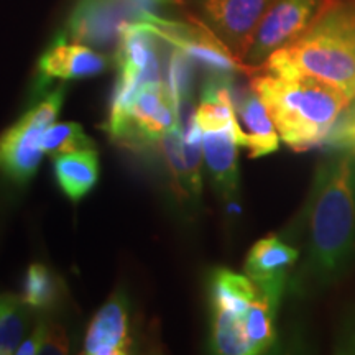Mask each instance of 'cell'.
Masks as SVG:
<instances>
[{
    "label": "cell",
    "mask_w": 355,
    "mask_h": 355,
    "mask_svg": "<svg viewBox=\"0 0 355 355\" xmlns=\"http://www.w3.org/2000/svg\"><path fill=\"white\" fill-rule=\"evenodd\" d=\"M130 347L127 303L122 295L115 293L89 324L83 352L87 355H125L130 352Z\"/></svg>",
    "instance_id": "cell-12"
},
{
    "label": "cell",
    "mask_w": 355,
    "mask_h": 355,
    "mask_svg": "<svg viewBox=\"0 0 355 355\" xmlns=\"http://www.w3.org/2000/svg\"><path fill=\"white\" fill-rule=\"evenodd\" d=\"M202 132V158L207 171L224 199L239 191V133L235 128H216Z\"/></svg>",
    "instance_id": "cell-14"
},
{
    "label": "cell",
    "mask_w": 355,
    "mask_h": 355,
    "mask_svg": "<svg viewBox=\"0 0 355 355\" xmlns=\"http://www.w3.org/2000/svg\"><path fill=\"white\" fill-rule=\"evenodd\" d=\"M24 300L15 295H0V355L17 354L26 329Z\"/></svg>",
    "instance_id": "cell-18"
},
{
    "label": "cell",
    "mask_w": 355,
    "mask_h": 355,
    "mask_svg": "<svg viewBox=\"0 0 355 355\" xmlns=\"http://www.w3.org/2000/svg\"><path fill=\"white\" fill-rule=\"evenodd\" d=\"M109 68L107 56L78 42H68L63 33L43 53L38 71L44 81L50 79H83L102 74Z\"/></svg>",
    "instance_id": "cell-11"
},
{
    "label": "cell",
    "mask_w": 355,
    "mask_h": 355,
    "mask_svg": "<svg viewBox=\"0 0 355 355\" xmlns=\"http://www.w3.org/2000/svg\"><path fill=\"white\" fill-rule=\"evenodd\" d=\"M298 260V248L290 245L278 235H268L260 239L248 252L245 275L260 290L283 298L288 275Z\"/></svg>",
    "instance_id": "cell-10"
},
{
    "label": "cell",
    "mask_w": 355,
    "mask_h": 355,
    "mask_svg": "<svg viewBox=\"0 0 355 355\" xmlns=\"http://www.w3.org/2000/svg\"><path fill=\"white\" fill-rule=\"evenodd\" d=\"M180 107L165 81L148 83L133 96L127 109L109 119L110 139L130 148H148L180 125Z\"/></svg>",
    "instance_id": "cell-5"
},
{
    "label": "cell",
    "mask_w": 355,
    "mask_h": 355,
    "mask_svg": "<svg viewBox=\"0 0 355 355\" xmlns=\"http://www.w3.org/2000/svg\"><path fill=\"white\" fill-rule=\"evenodd\" d=\"M175 0H78L66 25L64 37L94 50L117 48L123 28L159 15Z\"/></svg>",
    "instance_id": "cell-4"
},
{
    "label": "cell",
    "mask_w": 355,
    "mask_h": 355,
    "mask_svg": "<svg viewBox=\"0 0 355 355\" xmlns=\"http://www.w3.org/2000/svg\"><path fill=\"white\" fill-rule=\"evenodd\" d=\"M272 3L273 0H183L180 7L191 19L207 26L242 61Z\"/></svg>",
    "instance_id": "cell-7"
},
{
    "label": "cell",
    "mask_w": 355,
    "mask_h": 355,
    "mask_svg": "<svg viewBox=\"0 0 355 355\" xmlns=\"http://www.w3.org/2000/svg\"><path fill=\"white\" fill-rule=\"evenodd\" d=\"M63 99L64 89L55 87L0 135V173L17 183H26L37 173L44 155V132L55 123Z\"/></svg>",
    "instance_id": "cell-6"
},
{
    "label": "cell",
    "mask_w": 355,
    "mask_h": 355,
    "mask_svg": "<svg viewBox=\"0 0 355 355\" xmlns=\"http://www.w3.org/2000/svg\"><path fill=\"white\" fill-rule=\"evenodd\" d=\"M175 2L178 3V6H180V3H181V2H183V0H175Z\"/></svg>",
    "instance_id": "cell-24"
},
{
    "label": "cell",
    "mask_w": 355,
    "mask_h": 355,
    "mask_svg": "<svg viewBox=\"0 0 355 355\" xmlns=\"http://www.w3.org/2000/svg\"><path fill=\"white\" fill-rule=\"evenodd\" d=\"M322 3L324 0H273L243 55V64L255 73L275 51L295 42L308 28Z\"/></svg>",
    "instance_id": "cell-9"
},
{
    "label": "cell",
    "mask_w": 355,
    "mask_h": 355,
    "mask_svg": "<svg viewBox=\"0 0 355 355\" xmlns=\"http://www.w3.org/2000/svg\"><path fill=\"white\" fill-rule=\"evenodd\" d=\"M55 178L71 201H79L94 188L99 178V158L96 150L66 153L53 158Z\"/></svg>",
    "instance_id": "cell-16"
},
{
    "label": "cell",
    "mask_w": 355,
    "mask_h": 355,
    "mask_svg": "<svg viewBox=\"0 0 355 355\" xmlns=\"http://www.w3.org/2000/svg\"><path fill=\"white\" fill-rule=\"evenodd\" d=\"M43 324V339L40 354L60 355L69 352L68 336L63 327L56 322H42Z\"/></svg>",
    "instance_id": "cell-21"
},
{
    "label": "cell",
    "mask_w": 355,
    "mask_h": 355,
    "mask_svg": "<svg viewBox=\"0 0 355 355\" xmlns=\"http://www.w3.org/2000/svg\"><path fill=\"white\" fill-rule=\"evenodd\" d=\"M235 115L241 128V146L248 150L250 158L277 152L282 140L279 133L263 101L252 87L235 101Z\"/></svg>",
    "instance_id": "cell-13"
},
{
    "label": "cell",
    "mask_w": 355,
    "mask_h": 355,
    "mask_svg": "<svg viewBox=\"0 0 355 355\" xmlns=\"http://www.w3.org/2000/svg\"><path fill=\"white\" fill-rule=\"evenodd\" d=\"M96 150L94 141L84 133L83 127L74 122L53 123L48 127L43 137V152L51 158L66 153Z\"/></svg>",
    "instance_id": "cell-19"
},
{
    "label": "cell",
    "mask_w": 355,
    "mask_h": 355,
    "mask_svg": "<svg viewBox=\"0 0 355 355\" xmlns=\"http://www.w3.org/2000/svg\"><path fill=\"white\" fill-rule=\"evenodd\" d=\"M58 296H60V286L50 270L40 263L30 266L21 293L24 303L28 308L46 309L56 303Z\"/></svg>",
    "instance_id": "cell-20"
},
{
    "label": "cell",
    "mask_w": 355,
    "mask_h": 355,
    "mask_svg": "<svg viewBox=\"0 0 355 355\" xmlns=\"http://www.w3.org/2000/svg\"><path fill=\"white\" fill-rule=\"evenodd\" d=\"M259 288V286H257ZM282 301V296L260 290L257 291L255 298L252 300L242 319L243 334L250 349V355L261 354L270 349L277 339L275 331V316Z\"/></svg>",
    "instance_id": "cell-17"
},
{
    "label": "cell",
    "mask_w": 355,
    "mask_h": 355,
    "mask_svg": "<svg viewBox=\"0 0 355 355\" xmlns=\"http://www.w3.org/2000/svg\"><path fill=\"white\" fill-rule=\"evenodd\" d=\"M343 145H355V115L350 119L347 127H345L343 135Z\"/></svg>",
    "instance_id": "cell-23"
},
{
    "label": "cell",
    "mask_w": 355,
    "mask_h": 355,
    "mask_svg": "<svg viewBox=\"0 0 355 355\" xmlns=\"http://www.w3.org/2000/svg\"><path fill=\"white\" fill-rule=\"evenodd\" d=\"M42 339H43V324L40 322L37 327H35L32 334H30L26 339L19 345L17 349V354L19 355H35L40 354V347H42Z\"/></svg>",
    "instance_id": "cell-22"
},
{
    "label": "cell",
    "mask_w": 355,
    "mask_h": 355,
    "mask_svg": "<svg viewBox=\"0 0 355 355\" xmlns=\"http://www.w3.org/2000/svg\"><path fill=\"white\" fill-rule=\"evenodd\" d=\"M303 217L304 257L295 286L316 295L343 283L355 266V145L319 163Z\"/></svg>",
    "instance_id": "cell-1"
},
{
    "label": "cell",
    "mask_w": 355,
    "mask_h": 355,
    "mask_svg": "<svg viewBox=\"0 0 355 355\" xmlns=\"http://www.w3.org/2000/svg\"><path fill=\"white\" fill-rule=\"evenodd\" d=\"M257 69L321 79L354 101L355 0H324L308 28Z\"/></svg>",
    "instance_id": "cell-2"
},
{
    "label": "cell",
    "mask_w": 355,
    "mask_h": 355,
    "mask_svg": "<svg viewBox=\"0 0 355 355\" xmlns=\"http://www.w3.org/2000/svg\"><path fill=\"white\" fill-rule=\"evenodd\" d=\"M254 89L272 115L279 139L303 152L327 139L352 101L343 91L311 76H282L257 69Z\"/></svg>",
    "instance_id": "cell-3"
},
{
    "label": "cell",
    "mask_w": 355,
    "mask_h": 355,
    "mask_svg": "<svg viewBox=\"0 0 355 355\" xmlns=\"http://www.w3.org/2000/svg\"><path fill=\"white\" fill-rule=\"evenodd\" d=\"M259 288L247 275L230 272L227 268L216 270L211 279L212 316L243 319V314Z\"/></svg>",
    "instance_id": "cell-15"
},
{
    "label": "cell",
    "mask_w": 355,
    "mask_h": 355,
    "mask_svg": "<svg viewBox=\"0 0 355 355\" xmlns=\"http://www.w3.org/2000/svg\"><path fill=\"white\" fill-rule=\"evenodd\" d=\"M141 24H148L159 38L186 53L193 63H199L212 74H234L237 71L254 73L207 26L188 15L186 20H168L159 15H150Z\"/></svg>",
    "instance_id": "cell-8"
}]
</instances>
